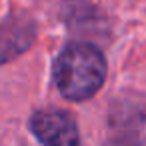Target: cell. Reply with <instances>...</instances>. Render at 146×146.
Instances as JSON below:
<instances>
[{"label": "cell", "instance_id": "1", "mask_svg": "<svg viewBox=\"0 0 146 146\" xmlns=\"http://www.w3.org/2000/svg\"><path fill=\"white\" fill-rule=\"evenodd\" d=\"M106 74V58L92 42L66 44L52 64V78L58 92L72 102H82L94 96L102 88Z\"/></svg>", "mask_w": 146, "mask_h": 146}, {"label": "cell", "instance_id": "3", "mask_svg": "<svg viewBox=\"0 0 146 146\" xmlns=\"http://www.w3.org/2000/svg\"><path fill=\"white\" fill-rule=\"evenodd\" d=\"M104 146H142V140H140V134L138 132L128 130V132L118 134L116 138H110Z\"/></svg>", "mask_w": 146, "mask_h": 146}, {"label": "cell", "instance_id": "2", "mask_svg": "<svg viewBox=\"0 0 146 146\" xmlns=\"http://www.w3.org/2000/svg\"><path fill=\"white\" fill-rule=\"evenodd\" d=\"M28 126L44 146H82L78 124L66 110H36Z\"/></svg>", "mask_w": 146, "mask_h": 146}]
</instances>
